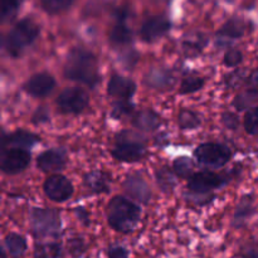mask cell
I'll use <instances>...</instances> for the list:
<instances>
[{
	"mask_svg": "<svg viewBox=\"0 0 258 258\" xmlns=\"http://www.w3.org/2000/svg\"><path fill=\"white\" fill-rule=\"evenodd\" d=\"M64 76L71 81L95 87L100 81L98 63L95 55L83 48H76L68 54Z\"/></svg>",
	"mask_w": 258,
	"mask_h": 258,
	"instance_id": "cell-1",
	"label": "cell"
},
{
	"mask_svg": "<svg viewBox=\"0 0 258 258\" xmlns=\"http://www.w3.org/2000/svg\"><path fill=\"white\" fill-rule=\"evenodd\" d=\"M141 209L135 203L122 197H115L108 204V224L121 233H128L133 231L139 223Z\"/></svg>",
	"mask_w": 258,
	"mask_h": 258,
	"instance_id": "cell-2",
	"label": "cell"
},
{
	"mask_svg": "<svg viewBox=\"0 0 258 258\" xmlns=\"http://www.w3.org/2000/svg\"><path fill=\"white\" fill-rule=\"evenodd\" d=\"M39 34V27L32 19H23L8 33L5 38V48L13 57H18L29 47Z\"/></svg>",
	"mask_w": 258,
	"mask_h": 258,
	"instance_id": "cell-3",
	"label": "cell"
},
{
	"mask_svg": "<svg viewBox=\"0 0 258 258\" xmlns=\"http://www.w3.org/2000/svg\"><path fill=\"white\" fill-rule=\"evenodd\" d=\"M59 214L53 209H33L30 214V228L37 237H55L59 234Z\"/></svg>",
	"mask_w": 258,
	"mask_h": 258,
	"instance_id": "cell-4",
	"label": "cell"
},
{
	"mask_svg": "<svg viewBox=\"0 0 258 258\" xmlns=\"http://www.w3.org/2000/svg\"><path fill=\"white\" fill-rule=\"evenodd\" d=\"M196 158L201 164L212 168H222L231 159V150L221 144H202L197 148Z\"/></svg>",
	"mask_w": 258,
	"mask_h": 258,
	"instance_id": "cell-5",
	"label": "cell"
},
{
	"mask_svg": "<svg viewBox=\"0 0 258 258\" xmlns=\"http://www.w3.org/2000/svg\"><path fill=\"white\" fill-rule=\"evenodd\" d=\"M88 105V95L78 87L66 88L57 98V106L60 112L77 115Z\"/></svg>",
	"mask_w": 258,
	"mask_h": 258,
	"instance_id": "cell-6",
	"label": "cell"
},
{
	"mask_svg": "<svg viewBox=\"0 0 258 258\" xmlns=\"http://www.w3.org/2000/svg\"><path fill=\"white\" fill-rule=\"evenodd\" d=\"M30 159V154L24 149H3L0 168L5 174H18L29 165Z\"/></svg>",
	"mask_w": 258,
	"mask_h": 258,
	"instance_id": "cell-7",
	"label": "cell"
},
{
	"mask_svg": "<svg viewBox=\"0 0 258 258\" xmlns=\"http://www.w3.org/2000/svg\"><path fill=\"white\" fill-rule=\"evenodd\" d=\"M223 184V176L218 175L216 173H212V171H202V173L193 174L189 178L188 188L191 193L206 194L219 188Z\"/></svg>",
	"mask_w": 258,
	"mask_h": 258,
	"instance_id": "cell-8",
	"label": "cell"
},
{
	"mask_svg": "<svg viewBox=\"0 0 258 258\" xmlns=\"http://www.w3.org/2000/svg\"><path fill=\"white\" fill-rule=\"evenodd\" d=\"M44 193L50 201L66 202L73 194L72 183L63 175H52L45 180Z\"/></svg>",
	"mask_w": 258,
	"mask_h": 258,
	"instance_id": "cell-9",
	"label": "cell"
},
{
	"mask_svg": "<svg viewBox=\"0 0 258 258\" xmlns=\"http://www.w3.org/2000/svg\"><path fill=\"white\" fill-rule=\"evenodd\" d=\"M117 145L113 148L112 156L116 160L125 161V163H135L145 155V146L138 141H128L122 139Z\"/></svg>",
	"mask_w": 258,
	"mask_h": 258,
	"instance_id": "cell-10",
	"label": "cell"
},
{
	"mask_svg": "<svg viewBox=\"0 0 258 258\" xmlns=\"http://www.w3.org/2000/svg\"><path fill=\"white\" fill-rule=\"evenodd\" d=\"M54 87L55 80L53 76L48 75V73H38L28 80L24 86V90L33 97L40 98L49 95Z\"/></svg>",
	"mask_w": 258,
	"mask_h": 258,
	"instance_id": "cell-11",
	"label": "cell"
},
{
	"mask_svg": "<svg viewBox=\"0 0 258 258\" xmlns=\"http://www.w3.org/2000/svg\"><path fill=\"white\" fill-rule=\"evenodd\" d=\"M136 91V85L133 80L122 76H112L108 81L107 92L111 97L121 100H130Z\"/></svg>",
	"mask_w": 258,
	"mask_h": 258,
	"instance_id": "cell-12",
	"label": "cell"
},
{
	"mask_svg": "<svg viewBox=\"0 0 258 258\" xmlns=\"http://www.w3.org/2000/svg\"><path fill=\"white\" fill-rule=\"evenodd\" d=\"M66 165V154L60 149H50L38 156L37 166L45 173L59 171Z\"/></svg>",
	"mask_w": 258,
	"mask_h": 258,
	"instance_id": "cell-13",
	"label": "cell"
},
{
	"mask_svg": "<svg viewBox=\"0 0 258 258\" xmlns=\"http://www.w3.org/2000/svg\"><path fill=\"white\" fill-rule=\"evenodd\" d=\"M170 28V22L164 17H151L140 29V35L145 42H154L165 34Z\"/></svg>",
	"mask_w": 258,
	"mask_h": 258,
	"instance_id": "cell-14",
	"label": "cell"
},
{
	"mask_svg": "<svg viewBox=\"0 0 258 258\" xmlns=\"http://www.w3.org/2000/svg\"><path fill=\"white\" fill-rule=\"evenodd\" d=\"M123 188L128 196H131L134 199L141 202V203H148L151 197L150 188L144 180L143 176H140L139 174L128 175L123 183Z\"/></svg>",
	"mask_w": 258,
	"mask_h": 258,
	"instance_id": "cell-15",
	"label": "cell"
},
{
	"mask_svg": "<svg viewBox=\"0 0 258 258\" xmlns=\"http://www.w3.org/2000/svg\"><path fill=\"white\" fill-rule=\"evenodd\" d=\"M39 141V138L33 134L27 133V131H15L14 134H10V135L4 136L3 138V149L5 148V145H9V146H15L18 149H28V148H32L33 145Z\"/></svg>",
	"mask_w": 258,
	"mask_h": 258,
	"instance_id": "cell-16",
	"label": "cell"
},
{
	"mask_svg": "<svg viewBox=\"0 0 258 258\" xmlns=\"http://www.w3.org/2000/svg\"><path fill=\"white\" fill-rule=\"evenodd\" d=\"M133 123L141 131H153L160 125V117L153 110H141L134 116Z\"/></svg>",
	"mask_w": 258,
	"mask_h": 258,
	"instance_id": "cell-17",
	"label": "cell"
},
{
	"mask_svg": "<svg viewBox=\"0 0 258 258\" xmlns=\"http://www.w3.org/2000/svg\"><path fill=\"white\" fill-rule=\"evenodd\" d=\"M87 188L93 193H106L110 189V178L103 171H92L85 178Z\"/></svg>",
	"mask_w": 258,
	"mask_h": 258,
	"instance_id": "cell-18",
	"label": "cell"
},
{
	"mask_svg": "<svg viewBox=\"0 0 258 258\" xmlns=\"http://www.w3.org/2000/svg\"><path fill=\"white\" fill-rule=\"evenodd\" d=\"M146 83L149 87L159 88H168L173 86L174 78L171 73L166 70H153L146 77Z\"/></svg>",
	"mask_w": 258,
	"mask_h": 258,
	"instance_id": "cell-19",
	"label": "cell"
},
{
	"mask_svg": "<svg viewBox=\"0 0 258 258\" xmlns=\"http://www.w3.org/2000/svg\"><path fill=\"white\" fill-rule=\"evenodd\" d=\"M5 247L13 258H19L27 251V241L24 237L17 233H10L5 237Z\"/></svg>",
	"mask_w": 258,
	"mask_h": 258,
	"instance_id": "cell-20",
	"label": "cell"
},
{
	"mask_svg": "<svg viewBox=\"0 0 258 258\" xmlns=\"http://www.w3.org/2000/svg\"><path fill=\"white\" fill-rule=\"evenodd\" d=\"M258 102V87L253 86L252 88L243 91L234 98V107L237 110H251L252 106Z\"/></svg>",
	"mask_w": 258,
	"mask_h": 258,
	"instance_id": "cell-21",
	"label": "cell"
},
{
	"mask_svg": "<svg viewBox=\"0 0 258 258\" xmlns=\"http://www.w3.org/2000/svg\"><path fill=\"white\" fill-rule=\"evenodd\" d=\"M110 40L115 45H126L133 40V32L127 25L120 24L115 25L110 33Z\"/></svg>",
	"mask_w": 258,
	"mask_h": 258,
	"instance_id": "cell-22",
	"label": "cell"
},
{
	"mask_svg": "<svg viewBox=\"0 0 258 258\" xmlns=\"http://www.w3.org/2000/svg\"><path fill=\"white\" fill-rule=\"evenodd\" d=\"M244 33V24L241 19H231L222 27L219 35L224 38H239Z\"/></svg>",
	"mask_w": 258,
	"mask_h": 258,
	"instance_id": "cell-23",
	"label": "cell"
},
{
	"mask_svg": "<svg viewBox=\"0 0 258 258\" xmlns=\"http://www.w3.org/2000/svg\"><path fill=\"white\" fill-rule=\"evenodd\" d=\"M62 248L58 243H40L34 249V258H60Z\"/></svg>",
	"mask_w": 258,
	"mask_h": 258,
	"instance_id": "cell-24",
	"label": "cell"
},
{
	"mask_svg": "<svg viewBox=\"0 0 258 258\" xmlns=\"http://www.w3.org/2000/svg\"><path fill=\"white\" fill-rule=\"evenodd\" d=\"M156 181H158L159 186H160L163 191L171 190L174 185H175V179H174L173 171L169 168H166V166L156 171Z\"/></svg>",
	"mask_w": 258,
	"mask_h": 258,
	"instance_id": "cell-25",
	"label": "cell"
},
{
	"mask_svg": "<svg viewBox=\"0 0 258 258\" xmlns=\"http://www.w3.org/2000/svg\"><path fill=\"white\" fill-rule=\"evenodd\" d=\"M199 125H201V118L194 111L186 110V108L180 111V113H179V126L183 130L196 128Z\"/></svg>",
	"mask_w": 258,
	"mask_h": 258,
	"instance_id": "cell-26",
	"label": "cell"
},
{
	"mask_svg": "<svg viewBox=\"0 0 258 258\" xmlns=\"http://www.w3.org/2000/svg\"><path fill=\"white\" fill-rule=\"evenodd\" d=\"M252 201L249 198H243L242 202L239 203L238 208H237L236 213H234V224L236 227H241V224L243 222H246V219L251 216L252 211Z\"/></svg>",
	"mask_w": 258,
	"mask_h": 258,
	"instance_id": "cell-27",
	"label": "cell"
},
{
	"mask_svg": "<svg viewBox=\"0 0 258 258\" xmlns=\"http://www.w3.org/2000/svg\"><path fill=\"white\" fill-rule=\"evenodd\" d=\"M42 7L49 14H58L67 10L73 3V0H40Z\"/></svg>",
	"mask_w": 258,
	"mask_h": 258,
	"instance_id": "cell-28",
	"label": "cell"
},
{
	"mask_svg": "<svg viewBox=\"0 0 258 258\" xmlns=\"http://www.w3.org/2000/svg\"><path fill=\"white\" fill-rule=\"evenodd\" d=\"M174 173L181 178H190L193 175V163L189 158H179L174 161Z\"/></svg>",
	"mask_w": 258,
	"mask_h": 258,
	"instance_id": "cell-29",
	"label": "cell"
},
{
	"mask_svg": "<svg viewBox=\"0 0 258 258\" xmlns=\"http://www.w3.org/2000/svg\"><path fill=\"white\" fill-rule=\"evenodd\" d=\"M244 128L249 135H258V106L247 111L243 121Z\"/></svg>",
	"mask_w": 258,
	"mask_h": 258,
	"instance_id": "cell-30",
	"label": "cell"
},
{
	"mask_svg": "<svg viewBox=\"0 0 258 258\" xmlns=\"http://www.w3.org/2000/svg\"><path fill=\"white\" fill-rule=\"evenodd\" d=\"M22 0H2V19L3 22L10 20L17 14Z\"/></svg>",
	"mask_w": 258,
	"mask_h": 258,
	"instance_id": "cell-31",
	"label": "cell"
},
{
	"mask_svg": "<svg viewBox=\"0 0 258 258\" xmlns=\"http://www.w3.org/2000/svg\"><path fill=\"white\" fill-rule=\"evenodd\" d=\"M204 86V80L201 77H189L181 82L180 86V93L183 95H188V93L197 92L201 90Z\"/></svg>",
	"mask_w": 258,
	"mask_h": 258,
	"instance_id": "cell-32",
	"label": "cell"
},
{
	"mask_svg": "<svg viewBox=\"0 0 258 258\" xmlns=\"http://www.w3.org/2000/svg\"><path fill=\"white\" fill-rule=\"evenodd\" d=\"M134 110V105L133 103L128 102V100H121L117 101V102L113 105L112 108V117L115 118H123L126 116L131 115Z\"/></svg>",
	"mask_w": 258,
	"mask_h": 258,
	"instance_id": "cell-33",
	"label": "cell"
},
{
	"mask_svg": "<svg viewBox=\"0 0 258 258\" xmlns=\"http://www.w3.org/2000/svg\"><path fill=\"white\" fill-rule=\"evenodd\" d=\"M68 249H70V253L75 258L81 257L86 251L85 242H83V239L81 238L71 239L70 243H68Z\"/></svg>",
	"mask_w": 258,
	"mask_h": 258,
	"instance_id": "cell-34",
	"label": "cell"
},
{
	"mask_svg": "<svg viewBox=\"0 0 258 258\" xmlns=\"http://www.w3.org/2000/svg\"><path fill=\"white\" fill-rule=\"evenodd\" d=\"M242 58H243V55L238 49H229L224 54V63L228 67H236L242 62Z\"/></svg>",
	"mask_w": 258,
	"mask_h": 258,
	"instance_id": "cell-35",
	"label": "cell"
},
{
	"mask_svg": "<svg viewBox=\"0 0 258 258\" xmlns=\"http://www.w3.org/2000/svg\"><path fill=\"white\" fill-rule=\"evenodd\" d=\"M222 122L226 127L231 128V130H236L238 127V118L237 116H234L233 113L226 112L222 115Z\"/></svg>",
	"mask_w": 258,
	"mask_h": 258,
	"instance_id": "cell-36",
	"label": "cell"
},
{
	"mask_svg": "<svg viewBox=\"0 0 258 258\" xmlns=\"http://www.w3.org/2000/svg\"><path fill=\"white\" fill-rule=\"evenodd\" d=\"M108 258H128L127 249L122 246H112L108 249Z\"/></svg>",
	"mask_w": 258,
	"mask_h": 258,
	"instance_id": "cell-37",
	"label": "cell"
},
{
	"mask_svg": "<svg viewBox=\"0 0 258 258\" xmlns=\"http://www.w3.org/2000/svg\"><path fill=\"white\" fill-rule=\"evenodd\" d=\"M48 118H49V115H48L47 108L39 107L37 111H35L34 116H33V122H34V123L47 122Z\"/></svg>",
	"mask_w": 258,
	"mask_h": 258,
	"instance_id": "cell-38",
	"label": "cell"
},
{
	"mask_svg": "<svg viewBox=\"0 0 258 258\" xmlns=\"http://www.w3.org/2000/svg\"><path fill=\"white\" fill-rule=\"evenodd\" d=\"M0 251H2V258H7V254H5L4 248H2V249H0Z\"/></svg>",
	"mask_w": 258,
	"mask_h": 258,
	"instance_id": "cell-39",
	"label": "cell"
}]
</instances>
